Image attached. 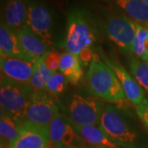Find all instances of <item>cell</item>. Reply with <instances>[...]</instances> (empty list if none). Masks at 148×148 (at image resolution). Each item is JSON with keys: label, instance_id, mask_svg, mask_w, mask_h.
Returning a JSON list of instances; mask_svg holds the SVG:
<instances>
[{"label": "cell", "instance_id": "1", "mask_svg": "<svg viewBox=\"0 0 148 148\" xmlns=\"http://www.w3.org/2000/svg\"><path fill=\"white\" fill-rule=\"evenodd\" d=\"M98 127L118 147L147 148L133 117L117 106H104Z\"/></svg>", "mask_w": 148, "mask_h": 148}, {"label": "cell", "instance_id": "2", "mask_svg": "<svg viewBox=\"0 0 148 148\" xmlns=\"http://www.w3.org/2000/svg\"><path fill=\"white\" fill-rule=\"evenodd\" d=\"M86 79L92 94L101 100L120 103L127 99L115 73L97 53L90 63Z\"/></svg>", "mask_w": 148, "mask_h": 148}, {"label": "cell", "instance_id": "3", "mask_svg": "<svg viewBox=\"0 0 148 148\" xmlns=\"http://www.w3.org/2000/svg\"><path fill=\"white\" fill-rule=\"evenodd\" d=\"M97 30L89 14L78 8H71L67 16L64 47L67 52L79 56L91 49L96 40Z\"/></svg>", "mask_w": 148, "mask_h": 148}, {"label": "cell", "instance_id": "4", "mask_svg": "<svg viewBox=\"0 0 148 148\" xmlns=\"http://www.w3.org/2000/svg\"><path fill=\"white\" fill-rule=\"evenodd\" d=\"M33 91L30 84L14 82L1 74V111L23 124L26 122V114Z\"/></svg>", "mask_w": 148, "mask_h": 148}, {"label": "cell", "instance_id": "5", "mask_svg": "<svg viewBox=\"0 0 148 148\" xmlns=\"http://www.w3.org/2000/svg\"><path fill=\"white\" fill-rule=\"evenodd\" d=\"M103 108V103L99 98L74 93L69 99L66 113L70 121L76 126H98Z\"/></svg>", "mask_w": 148, "mask_h": 148}, {"label": "cell", "instance_id": "6", "mask_svg": "<svg viewBox=\"0 0 148 148\" xmlns=\"http://www.w3.org/2000/svg\"><path fill=\"white\" fill-rule=\"evenodd\" d=\"M27 25L44 42L52 47L54 44V20L53 12L44 2L27 0Z\"/></svg>", "mask_w": 148, "mask_h": 148}, {"label": "cell", "instance_id": "7", "mask_svg": "<svg viewBox=\"0 0 148 148\" xmlns=\"http://www.w3.org/2000/svg\"><path fill=\"white\" fill-rule=\"evenodd\" d=\"M58 114V104L52 95L45 90L33 91L26 114V122L49 127Z\"/></svg>", "mask_w": 148, "mask_h": 148}, {"label": "cell", "instance_id": "8", "mask_svg": "<svg viewBox=\"0 0 148 148\" xmlns=\"http://www.w3.org/2000/svg\"><path fill=\"white\" fill-rule=\"evenodd\" d=\"M106 31L110 40L121 50H132L137 29L135 21L127 15L115 14L109 16L106 20Z\"/></svg>", "mask_w": 148, "mask_h": 148}, {"label": "cell", "instance_id": "9", "mask_svg": "<svg viewBox=\"0 0 148 148\" xmlns=\"http://www.w3.org/2000/svg\"><path fill=\"white\" fill-rule=\"evenodd\" d=\"M49 127L25 122L19 135L8 148H49Z\"/></svg>", "mask_w": 148, "mask_h": 148}, {"label": "cell", "instance_id": "10", "mask_svg": "<svg viewBox=\"0 0 148 148\" xmlns=\"http://www.w3.org/2000/svg\"><path fill=\"white\" fill-rule=\"evenodd\" d=\"M103 59L115 73L122 86L127 100L135 106L140 105L145 99L146 95L143 89L134 79L132 74L128 73L127 69L116 60L108 58L103 55Z\"/></svg>", "mask_w": 148, "mask_h": 148}, {"label": "cell", "instance_id": "11", "mask_svg": "<svg viewBox=\"0 0 148 148\" xmlns=\"http://www.w3.org/2000/svg\"><path fill=\"white\" fill-rule=\"evenodd\" d=\"M49 132L50 143L54 148L72 147H74L76 140L81 138L75 132L73 123L60 113L51 122Z\"/></svg>", "mask_w": 148, "mask_h": 148}, {"label": "cell", "instance_id": "12", "mask_svg": "<svg viewBox=\"0 0 148 148\" xmlns=\"http://www.w3.org/2000/svg\"><path fill=\"white\" fill-rule=\"evenodd\" d=\"M36 60L30 61L22 58L3 57L0 60L1 74L14 82L29 84Z\"/></svg>", "mask_w": 148, "mask_h": 148}, {"label": "cell", "instance_id": "13", "mask_svg": "<svg viewBox=\"0 0 148 148\" xmlns=\"http://www.w3.org/2000/svg\"><path fill=\"white\" fill-rule=\"evenodd\" d=\"M17 37L23 53L33 60L42 58L52 51V47L44 42L27 25L17 32Z\"/></svg>", "mask_w": 148, "mask_h": 148}, {"label": "cell", "instance_id": "14", "mask_svg": "<svg viewBox=\"0 0 148 148\" xmlns=\"http://www.w3.org/2000/svg\"><path fill=\"white\" fill-rule=\"evenodd\" d=\"M27 19V0H5L1 21L17 32L26 26Z\"/></svg>", "mask_w": 148, "mask_h": 148}, {"label": "cell", "instance_id": "15", "mask_svg": "<svg viewBox=\"0 0 148 148\" xmlns=\"http://www.w3.org/2000/svg\"><path fill=\"white\" fill-rule=\"evenodd\" d=\"M0 53L1 58H18L35 61L29 58L21 50L17 32L6 26L3 21H1L0 25Z\"/></svg>", "mask_w": 148, "mask_h": 148}, {"label": "cell", "instance_id": "16", "mask_svg": "<svg viewBox=\"0 0 148 148\" xmlns=\"http://www.w3.org/2000/svg\"><path fill=\"white\" fill-rule=\"evenodd\" d=\"M76 133L81 139L87 143L92 147L97 148H119L113 142H111L100 127L95 125L85 127H78L73 124Z\"/></svg>", "mask_w": 148, "mask_h": 148}, {"label": "cell", "instance_id": "17", "mask_svg": "<svg viewBox=\"0 0 148 148\" xmlns=\"http://www.w3.org/2000/svg\"><path fill=\"white\" fill-rule=\"evenodd\" d=\"M132 21L148 27V4L142 0H113Z\"/></svg>", "mask_w": 148, "mask_h": 148}, {"label": "cell", "instance_id": "18", "mask_svg": "<svg viewBox=\"0 0 148 148\" xmlns=\"http://www.w3.org/2000/svg\"><path fill=\"white\" fill-rule=\"evenodd\" d=\"M59 71L73 85L79 84L83 77V70L78 56L66 52L61 55Z\"/></svg>", "mask_w": 148, "mask_h": 148}, {"label": "cell", "instance_id": "19", "mask_svg": "<svg viewBox=\"0 0 148 148\" xmlns=\"http://www.w3.org/2000/svg\"><path fill=\"white\" fill-rule=\"evenodd\" d=\"M22 124L15 121L11 117L8 116L1 111L0 118V136L2 147H8L12 143L19 135Z\"/></svg>", "mask_w": 148, "mask_h": 148}, {"label": "cell", "instance_id": "20", "mask_svg": "<svg viewBox=\"0 0 148 148\" xmlns=\"http://www.w3.org/2000/svg\"><path fill=\"white\" fill-rule=\"evenodd\" d=\"M53 73V72L48 69L45 64H44L43 57L38 58L36 61L34 73L29 83L33 90L38 91L45 90L48 81L52 76Z\"/></svg>", "mask_w": 148, "mask_h": 148}, {"label": "cell", "instance_id": "21", "mask_svg": "<svg viewBox=\"0 0 148 148\" xmlns=\"http://www.w3.org/2000/svg\"><path fill=\"white\" fill-rule=\"evenodd\" d=\"M129 68L134 79L139 86L148 93V65L142 59L131 57L129 59Z\"/></svg>", "mask_w": 148, "mask_h": 148}, {"label": "cell", "instance_id": "22", "mask_svg": "<svg viewBox=\"0 0 148 148\" xmlns=\"http://www.w3.org/2000/svg\"><path fill=\"white\" fill-rule=\"evenodd\" d=\"M136 25V36L132 44V51L138 58L143 61L147 58V52L145 49V44L148 40V27H145L135 22Z\"/></svg>", "mask_w": 148, "mask_h": 148}, {"label": "cell", "instance_id": "23", "mask_svg": "<svg viewBox=\"0 0 148 148\" xmlns=\"http://www.w3.org/2000/svg\"><path fill=\"white\" fill-rule=\"evenodd\" d=\"M68 80L60 72H54L48 81L45 91L51 95H61L67 88Z\"/></svg>", "mask_w": 148, "mask_h": 148}, {"label": "cell", "instance_id": "24", "mask_svg": "<svg viewBox=\"0 0 148 148\" xmlns=\"http://www.w3.org/2000/svg\"><path fill=\"white\" fill-rule=\"evenodd\" d=\"M60 60L61 55L54 51H50L43 57L44 64H45L48 69H50L53 73L58 72V70H59Z\"/></svg>", "mask_w": 148, "mask_h": 148}, {"label": "cell", "instance_id": "25", "mask_svg": "<svg viewBox=\"0 0 148 148\" xmlns=\"http://www.w3.org/2000/svg\"><path fill=\"white\" fill-rule=\"evenodd\" d=\"M136 112L143 125L148 129V97H146L140 105L136 106Z\"/></svg>", "mask_w": 148, "mask_h": 148}, {"label": "cell", "instance_id": "26", "mask_svg": "<svg viewBox=\"0 0 148 148\" xmlns=\"http://www.w3.org/2000/svg\"><path fill=\"white\" fill-rule=\"evenodd\" d=\"M144 62H145V63H146V64H147L148 65V55H147V58H145Z\"/></svg>", "mask_w": 148, "mask_h": 148}, {"label": "cell", "instance_id": "27", "mask_svg": "<svg viewBox=\"0 0 148 148\" xmlns=\"http://www.w3.org/2000/svg\"><path fill=\"white\" fill-rule=\"evenodd\" d=\"M70 148H86V147H78V146H74V147H72Z\"/></svg>", "mask_w": 148, "mask_h": 148}, {"label": "cell", "instance_id": "28", "mask_svg": "<svg viewBox=\"0 0 148 148\" xmlns=\"http://www.w3.org/2000/svg\"><path fill=\"white\" fill-rule=\"evenodd\" d=\"M143 2H144V3H147L148 4V0H142Z\"/></svg>", "mask_w": 148, "mask_h": 148}, {"label": "cell", "instance_id": "29", "mask_svg": "<svg viewBox=\"0 0 148 148\" xmlns=\"http://www.w3.org/2000/svg\"><path fill=\"white\" fill-rule=\"evenodd\" d=\"M103 1H110V0H103Z\"/></svg>", "mask_w": 148, "mask_h": 148}, {"label": "cell", "instance_id": "30", "mask_svg": "<svg viewBox=\"0 0 148 148\" xmlns=\"http://www.w3.org/2000/svg\"><path fill=\"white\" fill-rule=\"evenodd\" d=\"M91 148H97V147H91Z\"/></svg>", "mask_w": 148, "mask_h": 148}]
</instances>
